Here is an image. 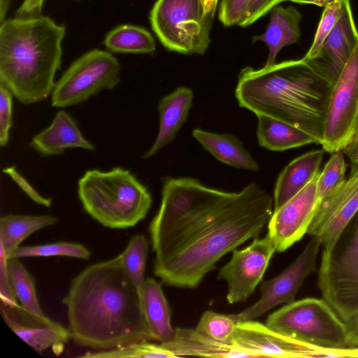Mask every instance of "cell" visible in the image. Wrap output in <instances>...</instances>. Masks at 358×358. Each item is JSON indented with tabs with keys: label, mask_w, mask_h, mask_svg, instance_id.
Masks as SVG:
<instances>
[{
	"label": "cell",
	"mask_w": 358,
	"mask_h": 358,
	"mask_svg": "<svg viewBox=\"0 0 358 358\" xmlns=\"http://www.w3.org/2000/svg\"><path fill=\"white\" fill-rule=\"evenodd\" d=\"M3 171L7 173L35 203L45 207H50L52 205V199L44 197L40 194L29 182L16 171L15 167L6 168Z\"/></svg>",
	"instance_id": "obj_37"
},
{
	"label": "cell",
	"mask_w": 358,
	"mask_h": 358,
	"mask_svg": "<svg viewBox=\"0 0 358 358\" xmlns=\"http://www.w3.org/2000/svg\"><path fill=\"white\" fill-rule=\"evenodd\" d=\"M7 269L11 287L20 305L33 314L45 316L40 306L31 274L17 258L8 259Z\"/></svg>",
	"instance_id": "obj_28"
},
{
	"label": "cell",
	"mask_w": 358,
	"mask_h": 358,
	"mask_svg": "<svg viewBox=\"0 0 358 358\" xmlns=\"http://www.w3.org/2000/svg\"><path fill=\"white\" fill-rule=\"evenodd\" d=\"M346 163L341 152L332 153L317 180V195L319 202L339 188L347 180Z\"/></svg>",
	"instance_id": "obj_33"
},
{
	"label": "cell",
	"mask_w": 358,
	"mask_h": 358,
	"mask_svg": "<svg viewBox=\"0 0 358 358\" xmlns=\"http://www.w3.org/2000/svg\"><path fill=\"white\" fill-rule=\"evenodd\" d=\"M284 0H252L241 27L252 24Z\"/></svg>",
	"instance_id": "obj_38"
},
{
	"label": "cell",
	"mask_w": 358,
	"mask_h": 358,
	"mask_svg": "<svg viewBox=\"0 0 358 358\" xmlns=\"http://www.w3.org/2000/svg\"><path fill=\"white\" fill-rule=\"evenodd\" d=\"M192 135L218 161L240 169L259 170L258 164L244 148L243 143L234 136L200 129H194Z\"/></svg>",
	"instance_id": "obj_24"
},
{
	"label": "cell",
	"mask_w": 358,
	"mask_h": 358,
	"mask_svg": "<svg viewBox=\"0 0 358 358\" xmlns=\"http://www.w3.org/2000/svg\"><path fill=\"white\" fill-rule=\"evenodd\" d=\"M324 150L308 152L292 160L280 173L273 196V210L303 189L320 172Z\"/></svg>",
	"instance_id": "obj_21"
},
{
	"label": "cell",
	"mask_w": 358,
	"mask_h": 358,
	"mask_svg": "<svg viewBox=\"0 0 358 358\" xmlns=\"http://www.w3.org/2000/svg\"><path fill=\"white\" fill-rule=\"evenodd\" d=\"M343 152L350 159L351 164H358V141L350 144Z\"/></svg>",
	"instance_id": "obj_41"
},
{
	"label": "cell",
	"mask_w": 358,
	"mask_h": 358,
	"mask_svg": "<svg viewBox=\"0 0 358 358\" xmlns=\"http://www.w3.org/2000/svg\"><path fill=\"white\" fill-rule=\"evenodd\" d=\"M0 310L8 327L38 352L51 349L58 356L71 338L69 329L46 315L27 311L18 303L8 305L1 302Z\"/></svg>",
	"instance_id": "obj_16"
},
{
	"label": "cell",
	"mask_w": 358,
	"mask_h": 358,
	"mask_svg": "<svg viewBox=\"0 0 358 358\" xmlns=\"http://www.w3.org/2000/svg\"><path fill=\"white\" fill-rule=\"evenodd\" d=\"M358 44L357 29L350 0H342V10L336 25L317 55L306 60L334 83Z\"/></svg>",
	"instance_id": "obj_17"
},
{
	"label": "cell",
	"mask_w": 358,
	"mask_h": 358,
	"mask_svg": "<svg viewBox=\"0 0 358 358\" xmlns=\"http://www.w3.org/2000/svg\"><path fill=\"white\" fill-rule=\"evenodd\" d=\"M148 254V244L143 234L132 236L120 254L124 270L141 296L145 280L144 275Z\"/></svg>",
	"instance_id": "obj_29"
},
{
	"label": "cell",
	"mask_w": 358,
	"mask_h": 358,
	"mask_svg": "<svg viewBox=\"0 0 358 358\" xmlns=\"http://www.w3.org/2000/svg\"><path fill=\"white\" fill-rule=\"evenodd\" d=\"M358 141V126H357V131H356L355 135V136H354V138H353V140L352 141V142L350 143V144H351V143H355V142H356V141Z\"/></svg>",
	"instance_id": "obj_45"
},
{
	"label": "cell",
	"mask_w": 358,
	"mask_h": 358,
	"mask_svg": "<svg viewBox=\"0 0 358 358\" xmlns=\"http://www.w3.org/2000/svg\"><path fill=\"white\" fill-rule=\"evenodd\" d=\"M292 1L299 3H309L314 4L318 6H325L327 3H329L332 0H284Z\"/></svg>",
	"instance_id": "obj_43"
},
{
	"label": "cell",
	"mask_w": 358,
	"mask_h": 358,
	"mask_svg": "<svg viewBox=\"0 0 358 358\" xmlns=\"http://www.w3.org/2000/svg\"><path fill=\"white\" fill-rule=\"evenodd\" d=\"M270 20L266 31L253 37V42L262 41L268 48V57L265 66L275 64V59L285 46L297 43L301 36V13L293 6H274L271 10Z\"/></svg>",
	"instance_id": "obj_22"
},
{
	"label": "cell",
	"mask_w": 358,
	"mask_h": 358,
	"mask_svg": "<svg viewBox=\"0 0 358 358\" xmlns=\"http://www.w3.org/2000/svg\"><path fill=\"white\" fill-rule=\"evenodd\" d=\"M206 15L213 20L218 0H201Z\"/></svg>",
	"instance_id": "obj_42"
},
{
	"label": "cell",
	"mask_w": 358,
	"mask_h": 358,
	"mask_svg": "<svg viewBox=\"0 0 358 358\" xmlns=\"http://www.w3.org/2000/svg\"><path fill=\"white\" fill-rule=\"evenodd\" d=\"M334 85L302 58L243 69L235 95L241 107L292 124L321 145Z\"/></svg>",
	"instance_id": "obj_3"
},
{
	"label": "cell",
	"mask_w": 358,
	"mask_h": 358,
	"mask_svg": "<svg viewBox=\"0 0 358 358\" xmlns=\"http://www.w3.org/2000/svg\"><path fill=\"white\" fill-rule=\"evenodd\" d=\"M29 146L43 157L62 155L66 150L80 148L94 151L95 146L81 132L75 119L59 110L51 124L34 135Z\"/></svg>",
	"instance_id": "obj_18"
},
{
	"label": "cell",
	"mask_w": 358,
	"mask_h": 358,
	"mask_svg": "<svg viewBox=\"0 0 358 358\" xmlns=\"http://www.w3.org/2000/svg\"><path fill=\"white\" fill-rule=\"evenodd\" d=\"M7 260L4 252L0 250V298L1 302L11 305L18 303L9 280Z\"/></svg>",
	"instance_id": "obj_39"
},
{
	"label": "cell",
	"mask_w": 358,
	"mask_h": 358,
	"mask_svg": "<svg viewBox=\"0 0 358 358\" xmlns=\"http://www.w3.org/2000/svg\"><path fill=\"white\" fill-rule=\"evenodd\" d=\"M358 213V164H351L345 182L318 203L308 234L317 237L322 250H330Z\"/></svg>",
	"instance_id": "obj_13"
},
{
	"label": "cell",
	"mask_w": 358,
	"mask_h": 358,
	"mask_svg": "<svg viewBox=\"0 0 358 358\" xmlns=\"http://www.w3.org/2000/svg\"><path fill=\"white\" fill-rule=\"evenodd\" d=\"M65 34L64 26L41 15L15 17L0 24V84L22 104L51 95Z\"/></svg>",
	"instance_id": "obj_4"
},
{
	"label": "cell",
	"mask_w": 358,
	"mask_h": 358,
	"mask_svg": "<svg viewBox=\"0 0 358 358\" xmlns=\"http://www.w3.org/2000/svg\"><path fill=\"white\" fill-rule=\"evenodd\" d=\"M91 252L83 244L58 241L52 243L19 246L10 255V258L63 256L80 259H89Z\"/></svg>",
	"instance_id": "obj_31"
},
{
	"label": "cell",
	"mask_w": 358,
	"mask_h": 358,
	"mask_svg": "<svg viewBox=\"0 0 358 358\" xmlns=\"http://www.w3.org/2000/svg\"><path fill=\"white\" fill-rule=\"evenodd\" d=\"M266 324L297 341L332 352L336 357H358V349L348 347L347 324L323 298L287 303L270 314Z\"/></svg>",
	"instance_id": "obj_6"
},
{
	"label": "cell",
	"mask_w": 358,
	"mask_h": 358,
	"mask_svg": "<svg viewBox=\"0 0 358 358\" xmlns=\"http://www.w3.org/2000/svg\"><path fill=\"white\" fill-rule=\"evenodd\" d=\"M13 95L4 85L0 84V145H7L13 122Z\"/></svg>",
	"instance_id": "obj_36"
},
{
	"label": "cell",
	"mask_w": 358,
	"mask_h": 358,
	"mask_svg": "<svg viewBox=\"0 0 358 358\" xmlns=\"http://www.w3.org/2000/svg\"><path fill=\"white\" fill-rule=\"evenodd\" d=\"M179 357L186 356L204 357L257 358L253 353L230 343L216 341L196 329L178 327L173 338L162 343Z\"/></svg>",
	"instance_id": "obj_20"
},
{
	"label": "cell",
	"mask_w": 358,
	"mask_h": 358,
	"mask_svg": "<svg viewBox=\"0 0 358 358\" xmlns=\"http://www.w3.org/2000/svg\"><path fill=\"white\" fill-rule=\"evenodd\" d=\"M358 126V44L333 86L327 109L322 149L343 151Z\"/></svg>",
	"instance_id": "obj_10"
},
{
	"label": "cell",
	"mask_w": 358,
	"mask_h": 358,
	"mask_svg": "<svg viewBox=\"0 0 358 358\" xmlns=\"http://www.w3.org/2000/svg\"><path fill=\"white\" fill-rule=\"evenodd\" d=\"M149 232L153 271L166 285L196 287L217 262L256 238L273 213V199L252 182L228 192L192 178L165 177Z\"/></svg>",
	"instance_id": "obj_1"
},
{
	"label": "cell",
	"mask_w": 358,
	"mask_h": 358,
	"mask_svg": "<svg viewBox=\"0 0 358 358\" xmlns=\"http://www.w3.org/2000/svg\"><path fill=\"white\" fill-rule=\"evenodd\" d=\"M58 218L50 215L8 214L0 218V250L8 259L20 244L33 233L56 224Z\"/></svg>",
	"instance_id": "obj_26"
},
{
	"label": "cell",
	"mask_w": 358,
	"mask_h": 358,
	"mask_svg": "<svg viewBox=\"0 0 358 358\" xmlns=\"http://www.w3.org/2000/svg\"><path fill=\"white\" fill-rule=\"evenodd\" d=\"M103 43L114 52L148 54L155 50V41L145 29L131 24L115 27L106 36Z\"/></svg>",
	"instance_id": "obj_27"
},
{
	"label": "cell",
	"mask_w": 358,
	"mask_h": 358,
	"mask_svg": "<svg viewBox=\"0 0 358 358\" xmlns=\"http://www.w3.org/2000/svg\"><path fill=\"white\" fill-rule=\"evenodd\" d=\"M83 358H178L173 352L162 343L150 341L131 343L111 350L87 352L78 356Z\"/></svg>",
	"instance_id": "obj_30"
},
{
	"label": "cell",
	"mask_w": 358,
	"mask_h": 358,
	"mask_svg": "<svg viewBox=\"0 0 358 358\" xmlns=\"http://www.w3.org/2000/svg\"><path fill=\"white\" fill-rule=\"evenodd\" d=\"M78 195L85 212L110 229H126L143 220L152 196L128 169H90L78 181Z\"/></svg>",
	"instance_id": "obj_5"
},
{
	"label": "cell",
	"mask_w": 358,
	"mask_h": 358,
	"mask_svg": "<svg viewBox=\"0 0 358 358\" xmlns=\"http://www.w3.org/2000/svg\"><path fill=\"white\" fill-rule=\"evenodd\" d=\"M193 99L191 89L179 87L159 101L158 134L152 145L143 155V159L154 156L173 140L188 116Z\"/></svg>",
	"instance_id": "obj_19"
},
{
	"label": "cell",
	"mask_w": 358,
	"mask_h": 358,
	"mask_svg": "<svg viewBox=\"0 0 358 358\" xmlns=\"http://www.w3.org/2000/svg\"><path fill=\"white\" fill-rule=\"evenodd\" d=\"M141 299L152 340L160 343L171 341L175 329L171 326L170 308L161 285L152 278H146Z\"/></svg>",
	"instance_id": "obj_23"
},
{
	"label": "cell",
	"mask_w": 358,
	"mask_h": 358,
	"mask_svg": "<svg viewBox=\"0 0 358 358\" xmlns=\"http://www.w3.org/2000/svg\"><path fill=\"white\" fill-rule=\"evenodd\" d=\"M257 136L262 147L283 151L310 143L316 140L308 133L287 122L266 115H258Z\"/></svg>",
	"instance_id": "obj_25"
},
{
	"label": "cell",
	"mask_w": 358,
	"mask_h": 358,
	"mask_svg": "<svg viewBox=\"0 0 358 358\" xmlns=\"http://www.w3.org/2000/svg\"><path fill=\"white\" fill-rule=\"evenodd\" d=\"M232 252L231 258L218 273V278L227 283V299L231 304L246 300L254 292L276 250L267 234L262 238H254L248 247Z\"/></svg>",
	"instance_id": "obj_12"
},
{
	"label": "cell",
	"mask_w": 358,
	"mask_h": 358,
	"mask_svg": "<svg viewBox=\"0 0 358 358\" xmlns=\"http://www.w3.org/2000/svg\"><path fill=\"white\" fill-rule=\"evenodd\" d=\"M11 0H0V24L5 20Z\"/></svg>",
	"instance_id": "obj_44"
},
{
	"label": "cell",
	"mask_w": 358,
	"mask_h": 358,
	"mask_svg": "<svg viewBox=\"0 0 358 358\" xmlns=\"http://www.w3.org/2000/svg\"><path fill=\"white\" fill-rule=\"evenodd\" d=\"M348 327V345L350 348L358 349V317L346 323Z\"/></svg>",
	"instance_id": "obj_40"
},
{
	"label": "cell",
	"mask_w": 358,
	"mask_h": 358,
	"mask_svg": "<svg viewBox=\"0 0 358 358\" xmlns=\"http://www.w3.org/2000/svg\"><path fill=\"white\" fill-rule=\"evenodd\" d=\"M120 64L112 54L94 49L76 59L56 82L51 106L66 108L80 104L120 80Z\"/></svg>",
	"instance_id": "obj_9"
},
{
	"label": "cell",
	"mask_w": 358,
	"mask_h": 358,
	"mask_svg": "<svg viewBox=\"0 0 358 358\" xmlns=\"http://www.w3.org/2000/svg\"><path fill=\"white\" fill-rule=\"evenodd\" d=\"M319 173L284 205L273 210L268 223L267 234L276 252L285 251L308 234L319 203L317 195Z\"/></svg>",
	"instance_id": "obj_15"
},
{
	"label": "cell",
	"mask_w": 358,
	"mask_h": 358,
	"mask_svg": "<svg viewBox=\"0 0 358 358\" xmlns=\"http://www.w3.org/2000/svg\"><path fill=\"white\" fill-rule=\"evenodd\" d=\"M312 237L288 267L261 285L259 299L237 313L241 321L255 320L280 304L294 301L306 278L317 270V259L322 245L317 237Z\"/></svg>",
	"instance_id": "obj_11"
},
{
	"label": "cell",
	"mask_w": 358,
	"mask_h": 358,
	"mask_svg": "<svg viewBox=\"0 0 358 358\" xmlns=\"http://www.w3.org/2000/svg\"><path fill=\"white\" fill-rule=\"evenodd\" d=\"M341 10L342 0H332L324 6L313 43L303 59H310L317 55L324 40L338 22Z\"/></svg>",
	"instance_id": "obj_34"
},
{
	"label": "cell",
	"mask_w": 358,
	"mask_h": 358,
	"mask_svg": "<svg viewBox=\"0 0 358 358\" xmlns=\"http://www.w3.org/2000/svg\"><path fill=\"white\" fill-rule=\"evenodd\" d=\"M240 322L237 314L226 315L206 310L195 329L216 341L228 343Z\"/></svg>",
	"instance_id": "obj_32"
},
{
	"label": "cell",
	"mask_w": 358,
	"mask_h": 358,
	"mask_svg": "<svg viewBox=\"0 0 358 358\" xmlns=\"http://www.w3.org/2000/svg\"><path fill=\"white\" fill-rule=\"evenodd\" d=\"M150 21L161 43L170 51L203 55L208 49L213 20L201 0H157Z\"/></svg>",
	"instance_id": "obj_8"
},
{
	"label": "cell",
	"mask_w": 358,
	"mask_h": 358,
	"mask_svg": "<svg viewBox=\"0 0 358 358\" xmlns=\"http://www.w3.org/2000/svg\"><path fill=\"white\" fill-rule=\"evenodd\" d=\"M252 0H222L218 17L225 27L241 25Z\"/></svg>",
	"instance_id": "obj_35"
},
{
	"label": "cell",
	"mask_w": 358,
	"mask_h": 358,
	"mask_svg": "<svg viewBox=\"0 0 358 358\" xmlns=\"http://www.w3.org/2000/svg\"><path fill=\"white\" fill-rule=\"evenodd\" d=\"M322 296L345 322L358 317V213L330 250H322L317 272Z\"/></svg>",
	"instance_id": "obj_7"
},
{
	"label": "cell",
	"mask_w": 358,
	"mask_h": 358,
	"mask_svg": "<svg viewBox=\"0 0 358 358\" xmlns=\"http://www.w3.org/2000/svg\"><path fill=\"white\" fill-rule=\"evenodd\" d=\"M62 303L71 337L79 345L106 350L152 341L141 295L120 255L83 270L72 280Z\"/></svg>",
	"instance_id": "obj_2"
},
{
	"label": "cell",
	"mask_w": 358,
	"mask_h": 358,
	"mask_svg": "<svg viewBox=\"0 0 358 358\" xmlns=\"http://www.w3.org/2000/svg\"><path fill=\"white\" fill-rule=\"evenodd\" d=\"M230 343L257 357H336L332 352L297 341L253 320L240 322Z\"/></svg>",
	"instance_id": "obj_14"
}]
</instances>
